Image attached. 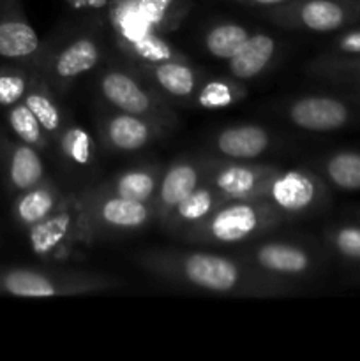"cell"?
<instances>
[{"label":"cell","mask_w":360,"mask_h":361,"mask_svg":"<svg viewBox=\"0 0 360 361\" xmlns=\"http://www.w3.org/2000/svg\"><path fill=\"white\" fill-rule=\"evenodd\" d=\"M138 267L176 288L235 298H270L292 293L295 284L261 274L244 257L208 250L148 249L136 256Z\"/></svg>","instance_id":"obj_1"},{"label":"cell","mask_w":360,"mask_h":361,"mask_svg":"<svg viewBox=\"0 0 360 361\" xmlns=\"http://www.w3.org/2000/svg\"><path fill=\"white\" fill-rule=\"evenodd\" d=\"M288 219L267 200L226 201L203 222L180 236L186 243L205 247H232L274 231Z\"/></svg>","instance_id":"obj_2"},{"label":"cell","mask_w":360,"mask_h":361,"mask_svg":"<svg viewBox=\"0 0 360 361\" xmlns=\"http://www.w3.org/2000/svg\"><path fill=\"white\" fill-rule=\"evenodd\" d=\"M119 288V282L106 274L76 268L0 267V295L18 298L80 296L104 293Z\"/></svg>","instance_id":"obj_3"},{"label":"cell","mask_w":360,"mask_h":361,"mask_svg":"<svg viewBox=\"0 0 360 361\" xmlns=\"http://www.w3.org/2000/svg\"><path fill=\"white\" fill-rule=\"evenodd\" d=\"M88 245L113 236H126L154 222L150 203L126 200L94 189L78 192Z\"/></svg>","instance_id":"obj_4"},{"label":"cell","mask_w":360,"mask_h":361,"mask_svg":"<svg viewBox=\"0 0 360 361\" xmlns=\"http://www.w3.org/2000/svg\"><path fill=\"white\" fill-rule=\"evenodd\" d=\"M27 240L34 256L48 263L69 261L81 247H90L85 235L78 192L66 194L52 215L27 229Z\"/></svg>","instance_id":"obj_5"},{"label":"cell","mask_w":360,"mask_h":361,"mask_svg":"<svg viewBox=\"0 0 360 361\" xmlns=\"http://www.w3.org/2000/svg\"><path fill=\"white\" fill-rule=\"evenodd\" d=\"M99 94L116 111L143 116L162 129L175 126L176 116L154 92L148 90L133 73L119 66H109L99 76Z\"/></svg>","instance_id":"obj_6"},{"label":"cell","mask_w":360,"mask_h":361,"mask_svg":"<svg viewBox=\"0 0 360 361\" xmlns=\"http://www.w3.org/2000/svg\"><path fill=\"white\" fill-rule=\"evenodd\" d=\"M203 180L221 196L233 200H265L272 180L281 169L270 164L228 157H201Z\"/></svg>","instance_id":"obj_7"},{"label":"cell","mask_w":360,"mask_h":361,"mask_svg":"<svg viewBox=\"0 0 360 361\" xmlns=\"http://www.w3.org/2000/svg\"><path fill=\"white\" fill-rule=\"evenodd\" d=\"M102 48L94 35H78L55 51L44 49L37 69L44 74L53 90L66 92L74 81L99 66Z\"/></svg>","instance_id":"obj_8"},{"label":"cell","mask_w":360,"mask_h":361,"mask_svg":"<svg viewBox=\"0 0 360 361\" xmlns=\"http://www.w3.org/2000/svg\"><path fill=\"white\" fill-rule=\"evenodd\" d=\"M327 187L314 173L304 169L279 171L272 180L265 200L270 201L286 219L311 215L323 207Z\"/></svg>","instance_id":"obj_9"},{"label":"cell","mask_w":360,"mask_h":361,"mask_svg":"<svg viewBox=\"0 0 360 361\" xmlns=\"http://www.w3.org/2000/svg\"><path fill=\"white\" fill-rule=\"evenodd\" d=\"M44 49L20 0H0V59L35 67Z\"/></svg>","instance_id":"obj_10"},{"label":"cell","mask_w":360,"mask_h":361,"mask_svg":"<svg viewBox=\"0 0 360 361\" xmlns=\"http://www.w3.org/2000/svg\"><path fill=\"white\" fill-rule=\"evenodd\" d=\"M349 16L352 7L341 0H292L268 11L279 27L311 32H334L348 23Z\"/></svg>","instance_id":"obj_11"},{"label":"cell","mask_w":360,"mask_h":361,"mask_svg":"<svg viewBox=\"0 0 360 361\" xmlns=\"http://www.w3.org/2000/svg\"><path fill=\"white\" fill-rule=\"evenodd\" d=\"M242 257L261 274L292 284L306 279L314 268V257L306 247L277 240L258 243Z\"/></svg>","instance_id":"obj_12"},{"label":"cell","mask_w":360,"mask_h":361,"mask_svg":"<svg viewBox=\"0 0 360 361\" xmlns=\"http://www.w3.org/2000/svg\"><path fill=\"white\" fill-rule=\"evenodd\" d=\"M0 175L13 196L48 178L41 152L6 134H0Z\"/></svg>","instance_id":"obj_13"},{"label":"cell","mask_w":360,"mask_h":361,"mask_svg":"<svg viewBox=\"0 0 360 361\" xmlns=\"http://www.w3.org/2000/svg\"><path fill=\"white\" fill-rule=\"evenodd\" d=\"M203 182V161L196 157H179L162 169L157 192L152 200L154 222L161 224L176 204L182 203Z\"/></svg>","instance_id":"obj_14"},{"label":"cell","mask_w":360,"mask_h":361,"mask_svg":"<svg viewBox=\"0 0 360 361\" xmlns=\"http://www.w3.org/2000/svg\"><path fill=\"white\" fill-rule=\"evenodd\" d=\"M99 134L106 150L116 154H133L154 143L164 134V129L143 116L116 111L102 118L99 123Z\"/></svg>","instance_id":"obj_15"},{"label":"cell","mask_w":360,"mask_h":361,"mask_svg":"<svg viewBox=\"0 0 360 361\" xmlns=\"http://www.w3.org/2000/svg\"><path fill=\"white\" fill-rule=\"evenodd\" d=\"M288 120L295 127L311 133H328L344 127L349 109L342 101L327 95H306L289 102L286 108Z\"/></svg>","instance_id":"obj_16"},{"label":"cell","mask_w":360,"mask_h":361,"mask_svg":"<svg viewBox=\"0 0 360 361\" xmlns=\"http://www.w3.org/2000/svg\"><path fill=\"white\" fill-rule=\"evenodd\" d=\"M226 197L221 196L208 182H201L186 200L176 204L172 214L161 222V228L172 236H182L194 226L203 222L208 215L214 214L221 204L226 203Z\"/></svg>","instance_id":"obj_17"},{"label":"cell","mask_w":360,"mask_h":361,"mask_svg":"<svg viewBox=\"0 0 360 361\" xmlns=\"http://www.w3.org/2000/svg\"><path fill=\"white\" fill-rule=\"evenodd\" d=\"M64 197H66V194L53 180H42L32 189L23 190V192L14 196L13 207H11L13 221L16 222L18 228L27 231L32 226L39 224L48 215H52L60 207Z\"/></svg>","instance_id":"obj_18"},{"label":"cell","mask_w":360,"mask_h":361,"mask_svg":"<svg viewBox=\"0 0 360 361\" xmlns=\"http://www.w3.org/2000/svg\"><path fill=\"white\" fill-rule=\"evenodd\" d=\"M272 136L265 127L254 123L232 126L219 130L214 137L215 152L236 161H253L270 148Z\"/></svg>","instance_id":"obj_19"},{"label":"cell","mask_w":360,"mask_h":361,"mask_svg":"<svg viewBox=\"0 0 360 361\" xmlns=\"http://www.w3.org/2000/svg\"><path fill=\"white\" fill-rule=\"evenodd\" d=\"M161 175L162 168L157 164L136 166V168L116 173L109 180L99 183L95 189L106 194H113V196L126 197V200L143 201V203L152 204V200L157 192Z\"/></svg>","instance_id":"obj_20"},{"label":"cell","mask_w":360,"mask_h":361,"mask_svg":"<svg viewBox=\"0 0 360 361\" xmlns=\"http://www.w3.org/2000/svg\"><path fill=\"white\" fill-rule=\"evenodd\" d=\"M140 69L159 90L175 99H191L201 83L198 71L187 62V59L147 63L140 66Z\"/></svg>","instance_id":"obj_21"},{"label":"cell","mask_w":360,"mask_h":361,"mask_svg":"<svg viewBox=\"0 0 360 361\" xmlns=\"http://www.w3.org/2000/svg\"><path fill=\"white\" fill-rule=\"evenodd\" d=\"M277 53V42L268 34H251L242 48L228 60L232 78L240 81L254 80L272 63Z\"/></svg>","instance_id":"obj_22"},{"label":"cell","mask_w":360,"mask_h":361,"mask_svg":"<svg viewBox=\"0 0 360 361\" xmlns=\"http://www.w3.org/2000/svg\"><path fill=\"white\" fill-rule=\"evenodd\" d=\"M23 102L32 109L35 118L41 122L42 129L46 130V134L52 137L53 145H55V140L59 137L60 130L66 126V118H64V113L60 109L59 99L53 94L52 85L48 83L44 74L37 67H34L30 87H28Z\"/></svg>","instance_id":"obj_23"},{"label":"cell","mask_w":360,"mask_h":361,"mask_svg":"<svg viewBox=\"0 0 360 361\" xmlns=\"http://www.w3.org/2000/svg\"><path fill=\"white\" fill-rule=\"evenodd\" d=\"M6 122L16 140L37 148L39 152H46L52 148V137L46 134L41 122L35 118L32 109L23 101L6 109Z\"/></svg>","instance_id":"obj_24"},{"label":"cell","mask_w":360,"mask_h":361,"mask_svg":"<svg viewBox=\"0 0 360 361\" xmlns=\"http://www.w3.org/2000/svg\"><path fill=\"white\" fill-rule=\"evenodd\" d=\"M246 87L240 80L214 78L200 83L196 94L193 95L198 106L205 109H222L236 104L246 97Z\"/></svg>","instance_id":"obj_25"},{"label":"cell","mask_w":360,"mask_h":361,"mask_svg":"<svg viewBox=\"0 0 360 361\" xmlns=\"http://www.w3.org/2000/svg\"><path fill=\"white\" fill-rule=\"evenodd\" d=\"M55 145L59 147L60 155L69 164L78 166V168L90 166L94 159V140L87 129L74 122H66L55 140Z\"/></svg>","instance_id":"obj_26"},{"label":"cell","mask_w":360,"mask_h":361,"mask_svg":"<svg viewBox=\"0 0 360 361\" xmlns=\"http://www.w3.org/2000/svg\"><path fill=\"white\" fill-rule=\"evenodd\" d=\"M251 37V32L239 23H217L208 28L203 37L205 49L219 60H229L244 42Z\"/></svg>","instance_id":"obj_27"},{"label":"cell","mask_w":360,"mask_h":361,"mask_svg":"<svg viewBox=\"0 0 360 361\" xmlns=\"http://www.w3.org/2000/svg\"><path fill=\"white\" fill-rule=\"evenodd\" d=\"M120 49H122L133 62H136L138 66L186 59V56H184L179 49L173 48L161 34H150L147 35V37L131 42V44L120 46Z\"/></svg>","instance_id":"obj_28"},{"label":"cell","mask_w":360,"mask_h":361,"mask_svg":"<svg viewBox=\"0 0 360 361\" xmlns=\"http://www.w3.org/2000/svg\"><path fill=\"white\" fill-rule=\"evenodd\" d=\"M34 67L7 62L0 66V108L18 104L27 95Z\"/></svg>","instance_id":"obj_29"},{"label":"cell","mask_w":360,"mask_h":361,"mask_svg":"<svg viewBox=\"0 0 360 361\" xmlns=\"http://www.w3.org/2000/svg\"><path fill=\"white\" fill-rule=\"evenodd\" d=\"M325 175L342 190L360 189V154L339 152L325 162Z\"/></svg>","instance_id":"obj_30"},{"label":"cell","mask_w":360,"mask_h":361,"mask_svg":"<svg viewBox=\"0 0 360 361\" xmlns=\"http://www.w3.org/2000/svg\"><path fill=\"white\" fill-rule=\"evenodd\" d=\"M330 243L335 252H339L346 259L360 261V228L356 226H344V228L335 229L330 235Z\"/></svg>","instance_id":"obj_31"},{"label":"cell","mask_w":360,"mask_h":361,"mask_svg":"<svg viewBox=\"0 0 360 361\" xmlns=\"http://www.w3.org/2000/svg\"><path fill=\"white\" fill-rule=\"evenodd\" d=\"M335 48L342 55H360V30L341 35L335 42Z\"/></svg>","instance_id":"obj_32"},{"label":"cell","mask_w":360,"mask_h":361,"mask_svg":"<svg viewBox=\"0 0 360 361\" xmlns=\"http://www.w3.org/2000/svg\"><path fill=\"white\" fill-rule=\"evenodd\" d=\"M112 0H66L67 6L76 13H101L108 9Z\"/></svg>","instance_id":"obj_33"},{"label":"cell","mask_w":360,"mask_h":361,"mask_svg":"<svg viewBox=\"0 0 360 361\" xmlns=\"http://www.w3.org/2000/svg\"><path fill=\"white\" fill-rule=\"evenodd\" d=\"M236 2L247 4V6H258V7H275V6H282L286 2H292V0H236Z\"/></svg>","instance_id":"obj_34"},{"label":"cell","mask_w":360,"mask_h":361,"mask_svg":"<svg viewBox=\"0 0 360 361\" xmlns=\"http://www.w3.org/2000/svg\"><path fill=\"white\" fill-rule=\"evenodd\" d=\"M352 67H353V71H355V73L359 74V76H360V60H359V62L355 63V66H352Z\"/></svg>","instance_id":"obj_35"}]
</instances>
